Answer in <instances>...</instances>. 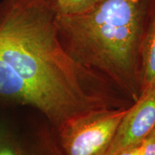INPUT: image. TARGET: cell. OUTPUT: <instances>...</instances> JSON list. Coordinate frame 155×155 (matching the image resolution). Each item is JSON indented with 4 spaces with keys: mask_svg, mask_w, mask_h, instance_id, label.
Returning a JSON list of instances; mask_svg holds the SVG:
<instances>
[{
    "mask_svg": "<svg viewBox=\"0 0 155 155\" xmlns=\"http://www.w3.org/2000/svg\"><path fill=\"white\" fill-rule=\"evenodd\" d=\"M55 18L52 0L0 1V98L32 106L58 129L111 98L94 87L98 73L64 49Z\"/></svg>",
    "mask_w": 155,
    "mask_h": 155,
    "instance_id": "1",
    "label": "cell"
},
{
    "mask_svg": "<svg viewBox=\"0 0 155 155\" xmlns=\"http://www.w3.org/2000/svg\"><path fill=\"white\" fill-rule=\"evenodd\" d=\"M151 0H102L77 15L56 13L64 49L75 62L107 76L134 101L140 94L141 45Z\"/></svg>",
    "mask_w": 155,
    "mask_h": 155,
    "instance_id": "2",
    "label": "cell"
},
{
    "mask_svg": "<svg viewBox=\"0 0 155 155\" xmlns=\"http://www.w3.org/2000/svg\"><path fill=\"white\" fill-rule=\"evenodd\" d=\"M127 109L98 108L64 122L58 129L64 155H107Z\"/></svg>",
    "mask_w": 155,
    "mask_h": 155,
    "instance_id": "3",
    "label": "cell"
},
{
    "mask_svg": "<svg viewBox=\"0 0 155 155\" xmlns=\"http://www.w3.org/2000/svg\"><path fill=\"white\" fill-rule=\"evenodd\" d=\"M155 127V85L142 91L122 119L107 155L138 147Z\"/></svg>",
    "mask_w": 155,
    "mask_h": 155,
    "instance_id": "4",
    "label": "cell"
},
{
    "mask_svg": "<svg viewBox=\"0 0 155 155\" xmlns=\"http://www.w3.org/2000/svg\"><path fill=\"white\" fill-rule=\"evenodd\" d=\"M152 7L141 45L140 93L155 85V5Z\"/></svg>",
    "mask_w": 155,
    "mask_h": 155,
    "instance_id": "5",
    "label": "cell"
},
{
    "mask_svg": "<svg viewBox=\"0 0 155 155\" xmlns=\"http://www.w3.org/2000/svg\"><path fill=\"white\" fill-rule=\"evenodd\" d=\"M101 1L102 0H57L53 1V7L58 15H77L91 9Z\"/></svg>",
    "mask_w": 155,
    "mask_h": 155,
    "instance_id": "6",
    "label": "cell"
},
{
    "mask_svg": "<svg viewBox=\"0 0 155 155\" xmlns=\"http://www.w3.org/2000/svg\"><path fill=\"white\" fill-rule=\"evenodd\" d=\"M138 155H155V140L151 134L141 144Z\"/></svg>",
    "mask_w": 155,
    "mask_h": 155,
    "instance_id": "7",
    "label": "cell"
},
{
    "mask_svg": "<svg viewBox=\"0 0 155 155\" xmlns=\"http://www.w3.org/2000/svg\"><path fill=\"white\" fill-rule=\"evenodd\" d=\"M0 155H21V154L10 145L0 141Z\"/></svg>",
    "mask_w": 155,
    "mask_h": 155,
    "instance_id": "8",
    "label": "cell"
},
{
    "mask_svg": "<svg viewBox=\"0 0 155 155\" xmlns=\"http://www.w3.org/2000/svg\"><path fill=\"white\" fill-rule=\"evenodd\" d=\"M139 150H140V145L138 147H135L133 148L129 149V150L123 151L117 155H138Z\"/></svg>",
    "mask_w": 155,
    "mask_h": 155,
    "instance_id": "9",
    "label": "cell"
},
{
    "mask_svg": "<svg viewBox=\"0 0 155 155\" xmlns=\"http://www.w3.org/2000/svg\"><path fill=\"white\" fill-rule=\"evenodd\" d=\"M150 134L152 135V137H153V139H154V140H155V127L154 128V129H153V130L152 131V132L150 133Z\"/></svg>",
    "mask_w": 155,
    "mask_h": 155,
    "instance_id": "10",
    "label": "cell"
},
{
    "mask_svg": "<svg viewBox=\"0 0 155 155\" xmlns=\"http://www.w3.org/2000/svg\"><path fill=\"white\" fill-rule=\"evenodd\" d=\"M52 1H54V2H55V1H57V0H52Z\"/></svg>",
    "mask_w": 155,
    "mask_h": 155,
    "instance_id": "11",
    "label": "cell"
}]
</instances>
